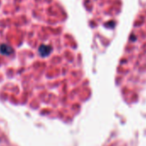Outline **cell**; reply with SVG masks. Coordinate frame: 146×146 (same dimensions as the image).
I'll return each instance as SVG.
<instances>
[{"label":"cell","mask_w":146,"mask_h":146,"mask_svg":"<svg viewBox=\"0 0 146 146\" xmlns=\"http://www.w3.org/2000/svg\"><path fill=\"white\" fill-rule=\"evenodd\" d=\"M0 52L5 55H10L13 52V49L10 46L3 44L1 46H0Z\"/></svg>","instance_id":"obj_2"},{"label":"cell","mask_w":146,"mask_h":146,"mask_svg":"<svg viewBox=\"0 0 146 146\" xmlns=\"http://www.w3.org/2000/svg\"><path fill=\"white\" fill-rule=\"evenodd\" d=\"M51 51H52V47L49 46H46V45H41L40 46V48H39V52L43 57H46V56L49 55Z\"/></svg>","instance_id":"obj_1"}]
</instances>
